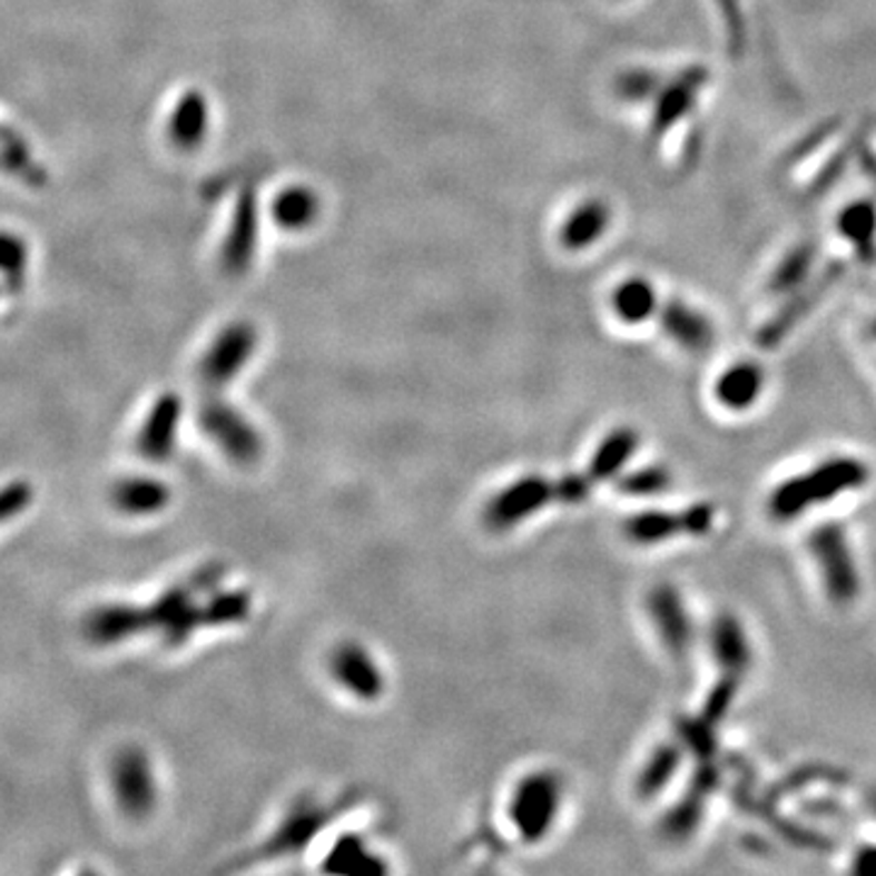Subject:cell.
<instances>
[{"instance_id":"83f0119b","label":"cell","mask_w":876,"mask_h":876,"mask_svg":"<svg viewBox=\"0 0 876 876\" xmlns=\"http://www.w3.org/2000/svg\"><path fill=\"white\" fill-rule=\"evenodd\" d=\"M677 734H679V738H682L687 748L699 757V760H713V755H716L713 726L706 724L701 716L699 718H679Z\"/></svg>"},{"instance_id":"603a6c76","label":"cell","mask_w":876,"mask_h":876,"mask_svg":"<svg viewBox=\"0 0 876 876\" xmlns=\"http://www.w3.org/2000/svg\"><path fill=\"white\" fill-rule=\"evenodd\" d=\"M205 626H237L252 617V597L244 590H222L203 607Z\"/></svg>"},{"instance_id":"ba28073f","label":"cell","mask_w":876,"mask_h":876,"mask_svg":"<svg viewBox=\"0 0 876 876\" xmlns=\"http://www.w3.org/2000/svg\"><path fill=\"white\" fill-rule=\"evenodd\" d=\"M256 351V329L244 322L229 324L200 361V381L210 392H219L242 373Z\"/></svg>"},{"instance_id":"f1b7e54d","label":"cell","mask_w":876,"mask_h":876,"mask_svg":"<svg viewBox=\"0 0 876 876\" xmlns=\"http://www.w3.org/2000/svg\"><path fill=\"white\" fill-rule=\"evenodd\" d=\"M652 295L646 285H626L617 295V312L626 322H640L650 315Z\"/></svg>"},{"instance_id":"2e32d148","label":"cell","mask_w":876,"mask_h":876,"mask_svg":"<svg viewBox=\"0 0 876 876\" xmlns=\"http://www.w3.org/2000/svg\"><path fill=\"white\" fill-rule=\"evenodd\" d=\"M171 502V490L164 480L132 475L117 482L112 488V504L129 516H151L159 514Z\"/></svg>"},{"instance_id":"484cf974","label":"cell","mask_w":876,"mask_h":876,"mask_svg":"<svg viewBox=\"0 0 876 876\" xmlns=\"http://www.w3.org/2000/svg\"><path fill=\"white\" fill-rule=\"evenodd\" d=\"M740 685H742L740 675L724 672V677L718 679V682L713 685V689L709 691V697H706L703 711H701V718H703L706 724L716 726V724L724 721L726 713L730 711V706H734V701L738 697Z\"/></svg>"},{"instance_id":"d4e9b609","label":"cell","mask_w":876,"mask_h":876,"mask_svg":"<svg viewBox=\"0 0 876 876\" xmlns=\"http://www.w3.org/2000/svg\"><path fill=\"white\" fill-rule=\"evenodd\" d=\"M667 332H670L679 344H685L687 348H706L711 342V326L706 324L701 317L689 315L687 309H672L665 319Z\"/></svg>"},{"instance_id":"9c48e42d","label":"cell","mask_w":876,"mask_h":876,"mask_svg":"<svg viewBox=\"0 0 876 876\" xmlns=\"http://www.w3.org/2000/svg\"><path fill=\"white\" fill-rule=\"evenodd\" d=\"M713 516L711 504H695L685 512H640L623 521V533L633 543L650 545L675 535H701L711 531Z\"/></svg>"},{"instance_id":"1f68e13d","label":"cell","mask_w":876,"mask_h":876,"mask_svg":"<svg viewBox=\"0 0 876 876\" xmlns=\"http://www.w3.org/2000/svg\"><path fill=\"white\" fill-rule=\"evenodd\" d=\"M592 485L594 482L590 475L570 473V475L558 480V500L565 502V504H580L587 500V496H590Z\"/></svg>"},{"instance_id":"5bb4252c","label":"cell","mask_w":876,"mask_h":876,"mask_svg":"<svg viewBox=\"0 0 876 876\" xmlns=\"http://www.w3.org/2000/svg\"><path fill=\"white\" fill-rule=\"evenodd\" d=\"M648 611L660 633L662 646L675 658H685L691 648V619L685 599L670 584H658L648 597Z\"/></svg>"},{"instance_id":"d6986e66","label":"cell","mask_w":876,"mask_h":876,"mask_svg":"<svg viewBox=\"0 0 876 876\" xmlns=\"http://www.w3.org/2000/svg\"><path fill=\"white\" fill-rule=\"evenodd\" d=\"M638 449V434L631 426H621V429H613L611 434L599 443V449L594 451L592 461H590V470H587V475L592 478V482H604L617 478L623 465L631 461V455Z\"/></svg>"},{"instance_id":"836d02e7","label":"cell","mask_w":876,"mask_h":876,"mask_svg":"<svg viewBox=\"0 0 876 876\" xmlns=\"http://www.w3.org/2000/svg\"><path fill=\"white\" fill-rule=\"evenodd\" d=\"M853 872L862 876H876V845L859 849L853 862Z\"/></svg>"},{"instance_id":"3957f363","label":"cell","mask_w":876,"mask_h":876,"mask_svg":"<svg viewBox=\"0 0 876 876\" xmlns=\"http://www.w3.org/2000/svg\"><path fill=\"white\" fill-rule=\"evenodd\" d=\"M200 426L205 436L234 463L252 465L264 453V439L258 429L234 404L219 400L215 392L203 402Z\"/></svg>"},{"instance_id":"7402d4cb","label":"cell","mask_w":876,"mask_h":876,"mask_svg":"<svg viewBox=\"0 0 876 876\" xmlns=\"http://www.w3.org/2000/svg\"><path fill=\"white\" fill-rule=\"evenodd\" d=\"M679 762H682V748H679L677 742L660 745V748L650 755V760L640 769L636 779V794L640 799L648 801L656 794H660L675 777Z\"/></svg>"},{"instance_id":"f546056e","label":"cell","mask_w":876,"mask_h":876,"mask_svg":"<svg viewBox=\"0 0 876 876\" xmlns=\"http://www.w3.org/2000/svg\"><path fill=\"white\" fill-rule=\"evenodd\" d=\"M32 504V488L28 482H10L0 488V524L20 516Z\"/></svg>"},{"instance_id":"6da1fadb","label":"cell","mask_w":876,"mask_h":876,"mask_svg":"<svg viewBox=\"0 0 876 876\" xmlns=\"http://www.w3.org/2000/svg\"><path fill=\"white\" fill-rule=\"evenodd\" d=\"M869 480V467L859 457H830L804 475H796L771 492L769 514L777 521H789L806 514L810 506L828 502L833 496L859 490Z\"/></svg>"},{"instance_id":"30bf717a","label":"cell","mask_w":876,"mask_h":876,"mask_svg":"<svg viewBox=\"0 0 876 876\" xmlns=\"http://www.w3.org/2000/svg\"><path fill=\"white\" fill-rule=\"evenodd\" d=\"M718 784H721V769H718V765L713 760H699V767L695 769V775H691L682 799L667 810L662 820L660 833L667 840L682 843L699 828L706 804H709Z\"/></svg>"},{"instance_id":"ffe728a7","label":"cell","mask_w":876,"mask_h":876,"mask_svg":"<svg viewBox=\"0 0 876 876\" xmlns=\"http://www.w3.org/2000/svg\"><path fill=\"white\" fill-rule=\"evenodd\" d=\"M326 872L334 874H385L387 865L373 855V849L365 845L358 835H342L332 847L329 857L324 862Z\"/></svg>"},{"instance_id":"8992f818","label":"cell","mask_w":876,"mask_h":876,"mask_svg":"<svg viewBox=\"0 0 876 876\" xmlns=\"http://www.w3.org/2000/svg\"><path fill=\"white\" fill-rule=\"evenodd\" d=\"M200 590L193 580L168 587L147 607L151 631H159L166 646H183L205 626V611L198 604Z\"/></svg>"},{"instance_id":"cb8c5ba5","label":"cell","mask_w":876,"mask_h":876,"mask_svg":"<svg viewBox=\"0 0 876 876\" xmlns=\"http://www.w3.org/2000/svg\"><path fill=\"white\" fill-rule=\"evenodd\" d=\"M28 270V244L18 234L0 232V276L6 278L8 287L18 291Z\"/></svg>"},{"instance_id":"4fadbf2b","label":"cell","mask_w":876,"mask_h":876,"mask_svg":"<svg viewBox=\"0 0 876 876\" xmlns=\"http://www.w3.org/2000/svg\"><path fill=\"white\" fill-rule=\"evenodd\" d=\"M147 607L106 604L93 609L83 621V633L93 646H120L129 638L149 633Z\"/></svg>"},{"instance_id":"5b68a950","label":"cell","mask_w":876,"mask_h":876,"mask_svg":"<svg viewBox=\"0 0 876 876\" xmlns=\"http://www.w3.org/2000/svg\"><path fill=\"white\" fill-rule=\"evenodd\" d=\"M558 500V480L543 475H524L496 492L485 506V524L492 531H509L521 521L535 516L541 509Z\"/></svg>"},{"instance_id":"52a82bcc","label":"cell","mask_w":876,"mask_h":876,"mask_svg":"<svg viewBox=\"0 0 876 876\" xmlns=\"http://www.w3.org/2000/svg\"><path fill=\"white\" fill-rule=\"evenodd\" d=\"M110 781L117 806L129 818L149 816L156 804V781L149 755L141 748H125L115 755Z\"/></svg>"},{"instance_id":"7a4b0ae2","label":"cell","mask_w":876,"mask_h":876,"mask_svg":"<svg viewBox=\"0 0 876 876\" xmlns=\"http://www.w3.org/2000/svg\"><path fill=\"white\" fill-rule=\"evenodd\" d=\"M562 804V781L555 771H531L516 784L509 820L524 843H541L551 833Z\"/></svg>"},{"instance_id":"44dd1931","label":"cell","mask_w":876,"mask_h":876,"mask_svg":"<svg viewBox=\"0 0 876 876\" xmlns=\"http://www.w3.org/2000/svg\"><path fill=\"white\" fill-rule=\"evenodd\" d=\"M762 390V371L752 363L734 365L724 377L716 383V397L721 400L728 410H748Z\"/></svg>"},{"instance_id":"7c38bea8","label":"cell","mask_w":876,"mask_h":876,"mask_svg":"<svg viewBox=\"0 0 876 876\" xmlns=\"http://www.w3.org/2000/svg\"><path fill=\"white\" fill-rule=\"evenodd\" d=\"M332 672L338 685L363 701H375L385 695V677L381 667L358 643H342L334 650Z\"/></svg>"},{"instance_id":"ac0fdd59","label":"cell","mask_w":876,"mask_h":876,"mask_svg":"<svg viewBox=\"0 0 876 876\" xmlns=\"http://www.w3.org/2000/svg\"><path fill=\"white\" fill-rule=\"evenodd\" d=\"M0 168L30 188H42L47 183V171L42 164H37L30 144L3 122H0Z\"/></svg>"},{"instance_id":"d6a6232c","label":"cell","mask_w":876,"mask_h":876,"mask_svg":"<svg viewBox=\"0 0 876 876\" xmlns=\"http://www.w3.org/2000/svg\"><path fill=\"white\" fill-rule=\"evenodd\" d=\"M840 777H843V775H840L838 769L826 767V765L804 767V769L796 771L794 777H789V779H787V784H784L781 791H796V789H804V787H808V784H814V781H843Z\"/></svg>"},{"instance_id":"4dcf8cb0","label":"cell","mask_w":876,"mask_h":876,"mask_svg":"<svg viewBox=\"0 0 876 876\" xmlns=\"http://www.w3.org/2000/svg\"><path fill=\"white\" fill-rule=\"evenodd\" d=\"M203 117L205 112L200 110V100H186L183 106L178 108L176 117H174V135L178 141H186L193 144L195 137L200 135V127H203Z\"/></svg>"},{"instance_id":"277c9868","label":"cell","mask_w":876,"mask_h":876,"mask_svg":"<svg viewBox=\"0 0 876 876\" xmlns=\"http://www.w3.org/2000/svg\"><path fill=\"white\" fill-rule=\"evenodd\" d=\"M810 553L818 560L823 582L835 604H849L859 597V572L840 524H823L810 533Z\"/></svg>"},{"instance_id":"8fae6325","label":"cell","mask_w":876,"mask_h":876,"mask_svg":"<svg viewBox=\"0 0 876 876\" xmlns=\"http://www.w3.org/2000/svg\"><path fill=\"white\" fill-rule=\"evenodd\" d=\"M180 416H183V402L178 395H174V392H166V395H161L151 404L147 420H144L137 436V451L147 457V461L161 463L174 455Z\"/></svg>"},{"instance_id":"e575fe53","label":"cell","mask_w":876,"mask_h":876,"mask_svg":"<svg viewBox=\"0 0 876 876\" xmlns=\"http://www.w3.org/2000/svg\"><path fill=\"white\" fill-rule=\"evenodd\" d=\"M872 810L876 814V789H874V794H872Z\"/></svg>"},{"instance_id":"9a60e30c","label":"cell","mask_w":876,"mask_h":876,"mask_svg":"<svg viewBox=\"0 0 876 876\" xmlns=\"http://www.w3.org/2000/svg\"><path fill=\"white\" fill-rule=\"evenodd\" d=\"M334 810L324 808L315 801H299L291 814L285 816L280 828L273 833L266 845L268 855H291L307 847L324 830L326 823L332 820Z\"/></svg>"},{"instance_id":"e0dca14e","label":"cell","mask_w":876,"mask_h":876,"mask_svg":"<svg viewBox=\"0 0 876 876\" xmlns=\"http://www.w3.org/2000/svg\"><path fill=\"white\" fill-rule=\"evenodd\" d=\"M711 650L713 658L728 675H745L752 662V652L748 646V638H745L742 623L734 617V613H721L716 617L711 626Z\"/></svg>"},{"instance_id":"4316f807","label":"cell","mask_w":876,"mask_h":876,"mask_svg":"<svg viewBox=\"0 0 876 876\" xmlns=\"http://www.w3.org/2000/svg\"><path fill=\"white\" fill-rule=\"evenodd\" d=\"M672 475L670 470L662 467V465H650V467H640L633 470V473L623 475L619 480V492L623 494H631V496H650V494H660L667 488H670Z\"/></svg>"}]
</instances>
